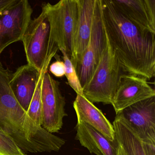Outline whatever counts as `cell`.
Returning <instances> with one entry per match:
<instances>
[{
	"instance_id": "obj_9",
	"label": "cell",
	"mask_w": 155,
	"mask_h": 155,
	"mask_svg": "<svg viewBox=\"0 0 155 155\" xmlns=\"http://www.w3.org/2000/svg\"><path fill=\"white\" fill-rule=\"evenodd\" d=\"M120 113L144 143L155 145V97L137 102Z\"/></svg>"
},
{
	"instance_id": "obj_4",
	"label": "cell",
	"mask_w": 155,
	"mask_h": 155,
	"mask_svg": "<svg viewBox=\"0 0 155 155\" xmlns=\"http://www.w3.org/2000/svg\"><path fill=\"white\" fill-rule=\"evenodd\" d=\"M42 7L50 25L51 47L57 52L64 50L70 57L78 19L77 0H61L53 5L46 3Z\"/></svg>"
},
{
	"instance_id": "obj_16",
	"label": "cell",
	"mask_w": 155,
	"mask_h": 155,
	"mask_svg": "<svg viewBox=\"0 0 155 155\" xmlns=\"http://www.w3.org/2000/svg\"><path fill=\"white\" fill-rule=\"evenodd\" d=\"M46 71H42L41 73L34 95L27 111V114L33 124L38 127H42L41 84L43 76Z\"/></svg>"
},
{
	"instance_id": "obj_12",
	"label": "cell",
	"mask_w": 155,
	"mask_h": 155,
	"mask_svg": "<svg viewBox=\"0 0 155 155\" xmlns=\"http://www.w3.org/2000/svg\"><path fill=\"white\" fill-rule=\"evenodd\" d=\"M78 121H84L90 125L111 142L115 141L113 125L101 110L83 95H77L73 102Z\"/></svg>"
},
{
	"instance_id": "obj_17",
	"label": "cell",
	"mask_w": 155,
	"mask_h": 155,
	"mask_svg": "<svg viewBox=\"0 0 155 155\" xmlns=\"http://www.w3.org/2000/svg\"><path fill=\"white\" fill-rule=\"evenodd\" d=\"M63 56L65 66V74L68 83L77 93V95H82L83 88L79 79L76 69L74 68L68 53L64 50H60Z\"/></svg>"
},
{
	"instance_id": "obj_20",
	"label": "cell",
	"mask_w": 155,
	"mask_h": 155,
	"mask_svg": "<svg viewBox=\"0 0 155 155\" xmlns=\"http://www.w3.org/2000/svg\"><path fill=\"white\" fill-rule=\"evenodd\" d=\"M16 1V0H0V12L12 5Z\"/></svg>"
},
{
	"instance_id": "obj_7",
	"label": "cell",
	"mask_w": 155,
	"mask_h": 155,
	"mask_svg": "<svg viewBox=\"0 0 155 155\" xmlns=\"http://www.w3.org/2000/svg\"><path fill=\"white\" fill-rule=\"evenodd\" d=\"M106 42L101 0H97L87 46L76 68L82 88L90 79L100 59Z\"/></svg>"
},
{
	"instance_id": "obj_19",
	"label": "cell",
	"mask_w": 155,
	"mask_h": 155,
	"mask_svg": "<svg viewBox=\"0 0 155 155\" xmlns=\"http://www.w3.org/2000/svg\"><path fill=\"white\" fill-rule=\"evenodd\" d=\"M57 60L49 66V71L57 78H62L65 76V66L64 61L61 60L59 56H55Z\"/></svg>"
},
{
	"instance_id": "obj_10",
	"label": "cell",
	"mask_w": 155,
	"mask_h": 155,
	"mask_svg": "<svg viewBox=\"0 0 155 155\" xmlns=\"http://www.w3.org/2000/svg\"><path fill=\"white\" fill-rule=\"evenodd\" d=\"M78 15L71 61L75 69L87 46L97 0H77Z\"/></svg>"
},
{
	"instance_id": "obj_22",
	"label": "cell",
	"mask_w": 155,
	"mask_h": 155,
	"mask_svg": "<svg viewBox=\"0 0 155 155\" xmlns=\"http://www.w3.org/2000/svg\"><path fill=\"white\" fill-rule=\"evenodd\" d=\"M117 155H127L123 147L120 144L117 143Z\"/></svg>"
},
{
	"instance_id": "obj_14",
	"label": "cell",
	"mask_w": 155,
	"mask_h": 155,
	"mask_svg": "<svg viewBox=\"0 0 155 155\" xmlns=\"http://www.w3.org/2000/svg\"><path fill=\"white\" fill-rule=\"evenodd\" d=\"M76 140L96 155H117V143L111 142L100 132L84 121H78Z\"/></svg>"
},
{
	"instance_id": "obj_13",
	"label": "cell",
	"mask_w": 155,
	"mask_h": 155,
	"mask_svg": "<svg viewBox=\"0 0 155 155\" xmlns=\"http://www.w3.org/2000/svg\"><path fill=\"white\" fill-rule=\"evenodd\" d=\"M41 73L27 64L19 67L12 75L10 82L12 89L18 102L26 111L33 97Z\"/></svg>"
},
{
	"instance_id": "obj_3",
	"label": "cell",
	"mask_w": 155,
	"mask_h": 155,
	"mask_svg": "<svg viewBox=\"0 0 155 155\" xmlns=\"http://www.w3.org/2000/svg\"><path fill=\"white\" fill-rule=\"evenodd\" d=\"M21 41L28 64L40 73L48 71L57 53L51 47L50 25L43 7L40 14L30 22Z\"/></svg>"
},
{
	"instance_id": "obj_15",
	"label": "cell",
	"mask_w": 155,
	"mask_h": 155,
	"mask_svg": "<svg viewBox=\"0 0 155 155\" xmlns=\"http://www.w3.org/2000/svg\"><path fill=\"white\" fill-rule=\"evenodd\" d=\"M115 141L120 144L127 155H147L144 142L121 113L113 122Z\"/></svg>"
},
{
	"instance_id": "obj_6",
	"label": "cell",
	"mask_w": 155,
	"mask_h": 155,
	"mask_svg": "<svg viewBox=\"0 0 155 155\" xmlns=\"http://www.w3.org/2000/svg\"><path fill=\"white\" fill-rule=\"evenodd\" d=\"M42 127L51 133L58 132L63 126L66 101L62 95L59 81L55 80L48 71L44 73L41 84Z\"/></svg>"
},
{
	"instance_id": "obj_18",
	"label": "cell",
	"mask_w": 155,
	"mask_h": 155,
	"mask_svg": "<svg viewBox=\"0 0 155 155\" xmlns=\"http://www.w3.org/2000/svg\"><path fill=\"white\" fill-rule=\"evenodd\" d=\"M0 155H27L15 140L0 127Z\"/></svg>"
},
{
	"instance_id": "obj_11",
	"label": "cell",
	"mask_w": 155,
	"mask_h": 155,
	"mask_svg": "<svg viewBox=\"0 0 155 155\" xmlns=\"http://www.w3.org/2000/svg\"><path fill=\"white\" fill-rule=\"evenodd\" d=\"M129 21L145 31L155 34V0H111Z\"/></svg>"
},
{
	"instance_id": "obj_5",
	"label": "cell",
	"mask_w": 155,
	"mask_h": 155,
	"mask_svg": "<svg viewBox=\"0 0 155 155\" xmlns=\"http://www.w3.org/2000/svg\"><path fill=\"white\" fill-rule=\"evenodd\" d=\"M32 13L27 0H16L0 12V55L9 45L22 40Z\"/></svg>"
},
{
	"instance_id": "obj_21",
	"label": "cell",
	"mask_w": 155,
	"mask_h": 155,
	"mask_svg": "<svg viewBox=\"0 0 155 155\" xmlns=\"http://www.w3.org/2000/svg\"><path fill=\"white\" fill-rule=\"evenodd\" d=\"M144 145L147 155H155V145L144 142Z\"/></svg>"
},
{
	"instance_id": "obj_1",
	"label": "cell",
	"mask_w": 155,
	"mask_h": 155,
	"mask_svg": "<svg viewBox=\"0 0 155 155\" xmlns=\"http://www.w3.org/2000/svg\"><path fill=\"white\" fill-rule=\"evenodd\" d=\"M102 19L110 45L123 72L150 80L155 75V34L139 28L111 0H101Z\"/></svg>"
},
{
	"instance_id": "obj_8",
	"label": "cell",
	"mask_w": 155,
	"mask_h": 155,
	"mask_svg": "<svg viewBox=\"0 0 155 155\" xmlns=\"http://www.w3.org/2000/svg\"><path fill=\"white\" fill-rule=\"evenodd\" d=\"M147 80L133 74H121L111 104L116 115L137 102L155 97V90Z\"/></svg>"
},
{
	"instance_id": "obj_2",
	"label": "cell",
	"mask_w": 155,
	"mask_h": 155,
	"mask_svg": "<svg viewBox=\"0 0 155 155\" xmlns=\"http://www.w3.org/2000/svg\"><path fill=\"white\" fill-rule=\"evenodd\" d=\"M105 32L106 42L103 52L90 79L83 87L82 95L92 103L111 105L123 71L105 29Z\"/></svg>"
}]
</instances>
